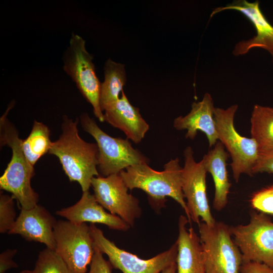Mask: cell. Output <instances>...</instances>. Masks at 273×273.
I'll use <instances>...</instances> for the list:
<instances>
[{"label": "cell", "mask_w": 273, "mask_h": 273, "mask_svg": "<svg viewBox=\"0 0 273 273\" xmlns=\"http://www.w3.org/2000/svg\"><path fill=\"white\" fill-rule=\"evenodd\" d=\"M52 144L49 127L34 120L30 134L22 141V148L28 161L34 166L42 156L49 152Z\"/></svg>", "instance_id": "22"}, {"label": "cell", "mask_w": 273, "mask_h": 273, "mask_svg": "<svg viewBox=\"0 0 273 273\" xmlns=\"http://www.w3.org/2000/svg\"><path fill=\"white\" fill-rule=\"evenodd\" d=\"M273 173V152L259 154L258 160L253 169V173Z\"/></svg>", "instance_id": "27"}, {"label": "cell", "mask_w": 273, "mask_h": 273, "mask_svg": "<svg viewBox=\"0 0 273 273\" xmlns=\"http://www.w3.org/2000/svg\"><path fill=\"white\" fill-rule=\"evenodd\" d=\"M89 226L95 247L107 255L113 268L119 269L123 273H160L176 262V241L167 250L150 259H143L118 247L95 224L90 223Z\"/></svg>", "instance_id": "10"}, {"label": "cell", "mask_w": 273, "mask_h": 273, "mask_svg": "<svg viewBox=\"0 0 273 273\" xmlns=\"http://www.w3.org/2000/svg\"><path fill=\"white\" fill-rule=\"evenodd\" d=\"M104 80L101 84L100 103L103 112L117 101L126 81L124 64L107 59L104 65Z\"/></svg>", "instance_id": "20"}, {"label": "cell", "mask_w": 273, "mask_h": 273, "mask_svg": "<svg viewBox=\"0 0 273 273\" xmlns=\"http://www.w3.org/2000/svg\"><path fill=\"white\" fill-rule=\"evenodd\" d=\"M243 262L264 263L273 268V222L263 213L253 212L248 223L230 226Z\"/></svg>", "instance_id": "9"}, {"label": "cell", "mask_w": 273, "mask_h": 273, "mask_svg": "<svg viewBox=\"0 0 273 273\" xmlns=\"http://www.w3.org/2000/svg\"><path fill=\"white\" fill-rule=\"evenodd\" d=\"M82 128L96 140L99 149L98 170L103 176L119 173L126 168L149 160L127 139L113 138L103 131L86 113L80 116Z\"/></svg>", "instance_id": "6"}, {"label": "cell", "mask_w": 273, "mask_h": 273, "mask_svg": "<svg viewBox=\"0 0 273 273\" xmlns=\"http://www.w3.org/2000/svg\"><path fill=\"white\" fill-rule=\"evenodd\" d=\"M224 148L218 141L202 158L206 170L213 179L215 192L213 207L216 211H221L226 206L231 187L226 168L229 153Z\"/></svg>", "instance_id": "19"}, {"label": "cell", "mask_w": 273, "mask_h": 273, "mask_svg": "<svg viewBox=\"0 0 273 273\" xmlns=\"http://www.w3.org/2000/svg\"><path fill=\"white\" fill-rule=\"evenodd\" d=\"M240 273H273V268L262 263L243 262L240 267Z\"/></svg>", "instance_id": "28"}, {"label": "cell", "mask_w": 273, "mask_h": 273, "mask_svg": "<svg viewBox=\"0 0 273 273\" xmlns=\"http://www.w3.org/2000/svg\"><path fill=\"white\" fill-rule=\"evenodd\" d=\"M19 273H33L32 270H24L20 272Z\"/></svg>", "instance_id": "31"}, {"label": "cell", "mask_w": 273, "mask_h": 273, "mask_svg": "<svg viewBox=\"0 0 273 273\" xmlns=\"http://www.w3.org/2000/svg\"><path fill=\"white\" fill-rule=\"evenodd\" d=\"M103 253L95 247V252L87 273H112L113 268L109 261L103 256Z\"/></svg>", "instance_id": "26"}, {"label": "cell", "mask_w": 273, "mask_h": 273, "mask_svg": "<svg viewBox=\"0 0 273 273\" xmlns=\"http://www.w3.org/2000/svg\"><path fill=\"white\" fill-rule=\"evenodd\" d=\"M17 252L16 249H7L0 254V273H5L9 269L18 267L17 264L13 260Z\"/></svg>", "instance_id": "29"}, {"label": "cell", "mask_w": 273, "mask_h": 273, "mask_svg": "<svg viewBox=\"0 0 273 273\" xmlns=\"http://www.w3.org/2000/svg\"><path fill=\"white\" fill-rule=\"evenodd\" d=\"M15 198L1 192L0 194V233H8L14 225L16 218Z\"/></svg>", "instance_id": "24"}, {"label": "cell", "mask_w": 273, "mask_h": 273, "mask_svg": "<svg viewBox=\"0 0 273 273\" xmlns=\"http://www.w3.org/2000/svg\"><path fill=\"white\" fill-rule=\"evenodd\" d=\"M187 216L178 219L176 273H206L200 237L193 228H187Z\"/></svg>", "instance_id": "18"}, {"label": "cell", "mask_w": 273, "mask_h": 273, "mask_svg": "<svg viewBox=\"0 0 273 273\" xmlns=\"http://www.w3.org/2000/svg\"><path fill=\"white\" fill-rule=\"evenodd\" d=\"M12 101L0 118V142L7 145L12 155L3 174L0 177L1 190L10 193L21 209H31L38 204L39 196L31 185L35 175L34 166L27 160L22 148V141L14 125L8 119L9 111L14 107Z\"/></svg>", "instance_id": "3"}, {"label": "cell", "mask_w": 273, "mask_h": 273, "mask_svg": "<svg viewBox=\"0 0 273 273\" xmlns=\"http://www.w3.org/2000/svg\"><path fill=\"white\" fill-rule=\"evenodd\" d=\"M182 168L179 159H171L164 165V170L155 171L147 163L126 168L119 173L128 189H139L148 196L151 205L157 210L165 206L166 197L177 202L185 211L189 222L191 219L182 191Z\"/></svg>", "instance_id": "2"}, {"label": "cell", "mask_w": 273, "mask_h": 273, "mask_svg": "<svg viewBox=\"0 0 273 273\" xmlns=\"http://www.w3.org/2000/svg\"><path fill=\"white\" fill-rule=\"evenodd\" d=\"M250 202L254 209L265 214L273 215V185L255 193Z\"/></svg>", "instance_id": "25"}, {"label": "cell", "mask_w": 273, "mask_h": 273, "mask_svg": "<svg viewBox=\"0 0 273 273\" xmlns=\"http://www.w3.org/2000/svg\"><path fill=\"white\" fill-rule=\"evenodd\" d=\"M78 119L63 116L62 133L53 142L49 153L59 159L70 181H76L82 192L89 191L93 177L100 176L98 170L99 149L97 144L87 143L78 134Z\"/></svg>", "instance_id": "1"}, {"label": "cell", "mask_w": 273, "mask_h": 273, "mask_svg": "<svg viewBox=\"0 0 273 273\" xmlns=\"http://www.w3.org/2000/svg\"><path fill=\"white\" fill-rule=\"evenodd\" d=\"M33 273H72L55 249L48 248L40 251Z\"/></svg>", "instance_id": "23"}, {"label": "cell", "mask_w": 273, "mask_h": 273, "mask_svg": "<svg viewBox=\"0 0 273 273\" xmlns=\"http://www.w3.org/2000/svg\"><path fill=\"white\" fill-rule=\"evenodd\" d=\"M213 100L209 93L204 94L202 100L192 103L190 112L179 116L173 121V127L177 130H187L186 138L194 140L198 130L204 132L211 147L218 140L214 117L215 109Z\"/></svg>", "instance_id": "16"}, {"label": "cell", "mask_w": 273, "mask_h": 273, "mask_svg": "<svg viewBox=\"0 0 273 273\" xmlns=\"http://www.w3.org/2000/svg\"><path fill=\"white\" fill-rule=\"evenodd\" d=\"M176 262L173 263L164 268L160 273H176Z\"/></svg>", "instance_id": "30"}, {"label": "cell", "mask_w": 273, "mask_h": 273, "mask_svg": "<svg viewBox=\"0 0 273 273\" xmlns=\"http://www.w3.org/2000/svg\"><path fill=\"white\" fill-rule=\"evenodd\" d=\"M238 108L234 104L225 109L215 107L214 112L218 140L231 157L233 176L237 183L242 174H253L260 154L255 140L241 135L236 129L234 117Z\"/></svg>", "instance_id": "4"}, {"label": "cell", "mask_w": 273, "mask_h": 273, "mask_svg": "<svg viewBox=\"0 0 273 273\" xmlns=\"http://www.w3.org/2000/svg\"><path fill=\"white\" fill-rule=\"evenodd\" d=\"M57 221L48 210L37 204L31 209H21L8 234L19 235L27 241L39 242L55 249L54 227Z\"/></svg>", "instance_id": "14"}, {"label": "cell", "mask_w": 273, "mask_h": 273, "mask_svg": "<svg viewBox=\"0 0 273 273\" xmlns=\"http://www.w3.org/2000/svg\"><path fill=\"white\" fill-rule=\"evenodd\" d=\"M104 115L105 121L121 130L135 144L142 141L149 129L139 109L130 103L123 90L119 100L104 111Z\"/></svg>", "instance_id": "17"}, {"label": "cell", "mask_w": 273, "mask_h": 273, "mask_svg": "<svg viewBox=\"0 0 273 273\" xmlns=\"http://www.w3.org/2000/svg\"><path fill=\"white\" fill-rule=\"evenodd\" d=\"M259 1L249 2L246 0L234 1L213 10L210 18L220 12L235 10L244 15L253 25L256 35L251 38L243 40L236 44L233 51L234 56L247 54L253 48H261L267 51L273 61V26L264 16L260 8Z\"/></svg>", "instance_id": "13"}, {"label": "cell", "mask_w": 273, "mask_h": 273, "mask_svg": "<svg viewBox=\"0 0 273 273\" xmlns=\"http://www.w3.org/2000/svg\"><path fill=\"white\" fill-rule=\"evenodd\" d=\"M185 163L182 168L181 187L191 221L200 223L202 221L208 225L216 222L212 215L208 203L206 188L207 170L203 159L196 162L191 147L184 151Z\"/></svg>", "instance_id": "11"}, {"label": "cell", "mask_w": 273, "mask_h": 273, "mask_svg": "<svg viewBox=\"0 0 273 273\" xmlns=\"http://www.w3.org/2000/svg\"><path fill=\"white\" fill-rule=\"evenodd\" d=\"M63 62L64 71L92 106L95 116L100 121H105L100 103L101 83L96 74L93 57L86 49L85 41L82 37L72 32L63 55Z\"/></svg>", "instance_id": "5"}, {"label": "cell", "mask_w": 273, "mask_h": 273, "mask_svg": "<svg viewBox=\"0 0 273 273\" xmlns=\"http://www.w3.org/2000/svg\"><path fill=\"white\" fill-rule=\"evenodd\" d=\"M251 138L260 153L273 152V107L256 104L250 118Z\"/></svg>", "instance_id": "21"}, {"label": "cell", "mask_w": 273, "mask_h": 273, "mask_svg": "<svg viewBox=\"0 0 273 273\" xmlns=\"http://www.w3.org/2000/svg\"><path fill=\"white\" fill-rule=\"evenodd\" d=\"M206 273H240L242 253L235 243L230 226L222 222L198 224Z\"/></svg>", "instance_id": "7"}, {"label": "cell", "mask_w": 273, "mask_h": 273, "mask_svg": "<svg viewBox=\"0 0 273 273\" xmlns=\"http://www.w3.org/2000/svg\"><path fill=\"white\" fill-rule=\"evenodd\" d=\"M55 250L72 273H87L95 252L90 226L68 220H57L54 227Z\"/></svg>", "instance_id": "8"}, {"label": "cell", "mask_w": 273, "mask_h": 273, "mask_svg": "<svg viewBox=\"0 0 273 273\" xmlns=\"http://www.w3.org/2000/svg\"><path fill=\"white\" fill-rule=\"evenodd\" d=\"M91 187L98 202L110 213L117 215L133 225L142 210L139 200L128 193V188L120 173L93 178Z\"/></svg>", "instance_id": "12"}, {"label": "cell", "mask_w": 273, "mask_h": 273, "mask_svg": "<svg viewBox=\"0 0 273 273\" xmlns=\"http://www.w3.org/2000/svg\"><path fill=\"white\" fill-rule=\"evenodd\" d=\"M56 214L72 222L101 223L114 230L125 231L130 227L119 216L106 211L89 191L83 192L75 204L58 210Z\"/></svg>", "instance_id": "15"}]
</instances>
